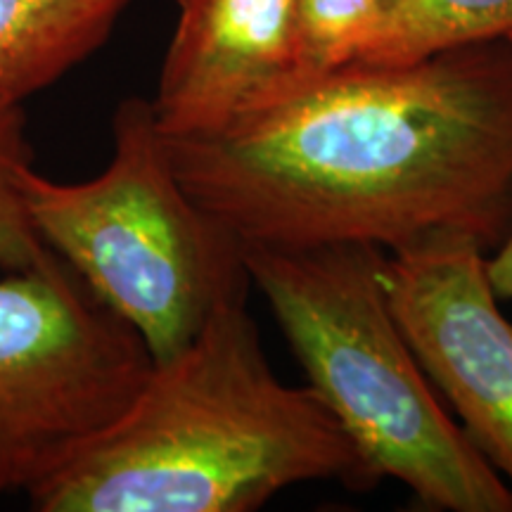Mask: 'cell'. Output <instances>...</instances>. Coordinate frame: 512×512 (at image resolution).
Segmentation results:
<instances>
[{"label":"cell","instance_id":"1","mask_svg":"<svg viewBox=\"0 0 512 512\" xmlns=\"http://www.w3.org/2000/svg\"><path fill=\"white\" fill-rule=\"evenodd\" d=\"M166 145L188 195L242 245L389 252L465 233L496 247L512 219V41L339 69Z\"/></svg>","mask_w":512,"mask_h":512},{"label":"cell","instance_id":"5","mask_svg":"<svg viewBox=\"0 0 512 512\" xmlns=\"http://www.w3.org/2000/svg\"><path fill=\"white\" fill-rule=\"evenodd\" d=\"M145 342L50 252L0 275V494L29 496L150 375Z\"/></svg>","mask_w":512,"mask_h":512},{"label":"cell","instance_id":"7","mask_svg":"<svg viewBox=\"0 0 512 512\" xmlns=\"http://www.w3.org/2000/svg\"><path fill=\"white\" fill-rule=\"evenodd\" d=\"M155 98L166 138H204L306 83L297 0H176Z\"/></svg>","mask_w":512,"mask_h":512},{"label":"cell","instance_id":"4","mask_svg":"<svg viewBox=\"0 0 512 512\" xmlns=\"http://www.w3.org/2000/svg\"><path fill=\"white\" fill-rule=\"evenodd\" d=\"M19 195L43 245L138 332L155 363L183 351L216 306L252 287L245 245L178 181L147 98L114 110L102 174L60 183L31 164Z\"/></svg>","mask_w":512,"mask_h":512},{"label":"cell","instance_id":"2","mask_svg":"<svg viewBox=\"0 0 512 512\" xmlns=\"http://www.w3.org/2000/svg\"><path fill=\"white\" fill-rule=\"evenodd\" d=\"M330 479L375 484L318 394L268 366L242 294L27 498L38 512H252Z\"/></svg>","mask_w":512,"mask_h":512},{"label":"cell","instance_id":"10","mask_svg":"<svg viewBox=\"0 0 512 512\" xmlns=\"http://www.w3.org/2000/svg\"><path fill=\"white\" fill-rule=\"evenodd\" d=\"M512 34V0H401L399 19L375 62L406 64L439 50Z\"/></svg>","mask_w":512,"mask_h":512},{"label":"cell","instance_id":"11","mask_svg":"<svg viewBox=\"0 0 512 512\" xmlns=\"http://www.w3.org/2000/svg\"><path fill=\"white\" fill-rule=\"evenodd\" d=\"M34 164L24 102L0 95V273L22 271L46 259L43 245L19 195V176Z\"/></svg>","mask_w":512,"mask_h":512},{"label":"cell","instance_id":"9","mask_svg":"<svg viewBox=\"0 0 512 512\" xmlns=\"http://www.w3.org/2000/svg\"><path fill=\"white\" fill-rule=\"evenodd\" d=\"M401 0H297L306 81L375 62Z\"/></svg>","mask_w":512,"mask_h":512},{"label":"cell","instance_id":"13","mask_svg":"<svg viewBox=\"0 0 512 512\" xmlns=\"http://www.w3.org/2000/svg\"><path fill=\"white\" fill-rule=\"evenodd\" d=\"M508 38H510V41H512V34H510V36H508Z\"/></svg>","mask_w":512,"mask_h":512},{"label":"cell","instance_id":"3","mask_svg":"<svg viewBox=\"0 0 512 512\" xmlns=\"http://www.w3.org/2000/svg\"><path fill=\"white\" fill-rule=\"evenodd\" d=\"M373 245H245L309 387L377 482L392 477L432 510L512 512V489L446 411L384 294Z\"/></svg>","mask_w":512,"mask_h":512},{"label":"cell","instance_id":"12","mask_svg":"<svg viewBox=\"0 0 512 512\" xmlns=\"http://www.w3.org/2000/svg\"><path fill=\"white\" fill-rule=\"evenodd\" d=\"M486 264V278H489L491 287H494L496 297L512 299V219L510 226L501 238V245L496 247L494 256L484 261Z\"/></svg>","mask_w":512,"mask_h":512},{"label":"cell","instance_id":"6","mask_svg":"<svg viewBox=\"0 0 512 512\" xmlns=\"http://www.w3.org/2000/svg\"><path fill=\"white\" fill-rule=\"evenodd\" d=\"M484 252L472 235L432 233L384 252L380 280L432 387L512 489V323Z\"/></svg>","mask_w":512,"mask_h":512},{"label":"cell","instance_id":"8","mask_svg":"<svg viewBox=\"0 0 512 512\" xmlns=\"http://www.w3.org/2000/svg\"><path fill=\"white\" fill-rule=\"evenodd\" d=\"M133 0H0V95L24 102L88 60Z\"/></svg>","mask_w":512,"mask_h":512}]
</instances>
